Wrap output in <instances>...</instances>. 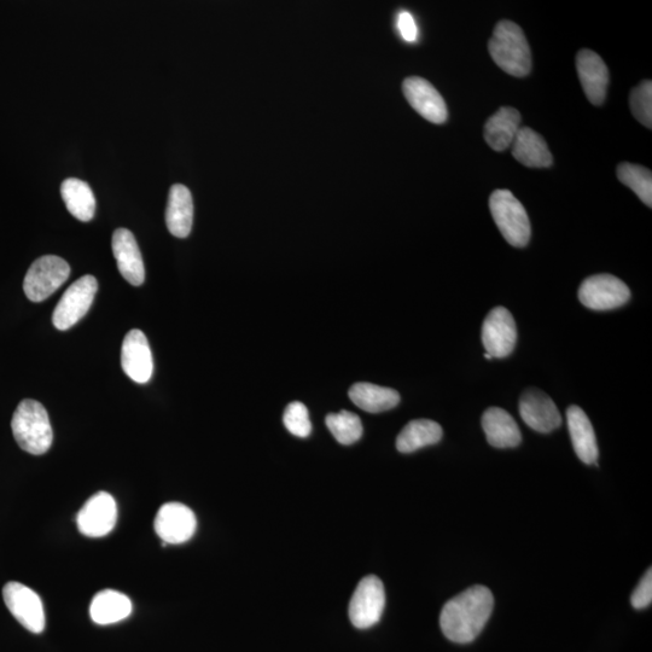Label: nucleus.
<instances>
[{
    "label": "nucleus",
    "instance_id": "nucleus-1",
    "mask_svg": "<svg viewBox=\"0 0 652 652\" xmlns=\"http://www.w3.org/2000/svg\"><path fill=\"white\" fill-rule=\"evenodd\" d=\"M493 607L494 598L486 586L469 587L442 608L441 631L451 642L471 643L485 628Z\"/></svg>",
    "mask_w": 652,
    "mask_h": 652
},
{
    "label": "nucleus",
    "instance_id": "nucleus-2",
    "mask_svg": "<svg viewBox=\"0 0 652 652\" xmlns=\"http://www.w3.org/2000/svg\"><path fill=\"white\" fill-rule=\"evenodd\" d=\"M489 55L500 69L512 77H527L532 71V52L522 28L503 20L494 28L488 43Z\"/></svg>",
    "mask_w": 652,
    "mask_h": 652
},
{
    "label": "nucleus",
    "instance_id": "nucleus-3",
    "mask_svg": "<svg viewBox=\"0 0 652 652\" xmlns=\"http://www.w3.org/2000/svg\"><path fill=\"white\" fill-rule=\"evenodd\" d=\"M11 429L22 450L34 456L48 452L54 440L48 411L36 400L21 401L14 412Z\"/></svg>",
    "mask_w": 652,
    "mask_h": 652
},
{
    "label": "nucleus",
    "instance_id": "nucleus-4",
    "mask_svg": "<svg viewBox=\"0 0 652 652\" xmlns=\"http://www.w3.org/2000/svg\"><path fill=\"white\" fill-rule=\"evenodd\" d=\"M489 209L503 237L512 247H526L532 227L522 203L509 190H496L489 199Z\"/></svg>",
    "mask_w": 652,
    "mask_h": 652
},
{
    "label": "nucleus",
    "instance_id": "nucleus-5",
    "mask_svg": "<svg viewBox=\"0 0 652 652\" xmlns=\"http://www.w3.org/2000/svg\"><path fill=\"white\" fill-rule=\"evenodd\" d=\"M71 275V266L56 255H45L34 261L27 272L23 290L33 302L49 298Z\"/></svg>",
    "mask_w": 652,
    "mask_h": 652
},
{
    "label": "nucleus",
    "instance_id": "nucleus-6",
    "mask_svg": "<svg viewBox=\"0 0 652 652\" xmlns=\"http://www.w3.org/2000/svg\"><path fill=\"white\" fill-rule=\"evenodd\" d=\"M386 607V592L375 575L365 576L355 589L349 603V619L354 627L366 630L378 624Z\"/></svg>",
    "mask_w": 652,
    "mask_h": 652
},
{
    "label": "nucleus",
    "instance_id": "nucleus-7",
    "mask_svg": "<svg viewBox=\"0 0 652 652\" xmlns=\"http://www.w3.org/2000/svg\"><path fill=\"white\" fill-rule=\"evenodd\" d=\"M630 299L631 291L627 285L607 273L586 278L579 289L581 304L593 311L615 310L627 304Z\"/></svg>",
    "mask_w": 652,
    "mask_h": 652
},
{
    "label": "nucleus",
    "instance_id": "nucleus-8",
    "mask_svg": "<svg viewBox=\"0 0 652 652\" xmlns=\"http://www.w3.org/2000/svg\"><path fill=\"white\" fill-rule=\"evenodd\" d=\"M98 290L97 279L87 275L78 279L63 294L58 302L52 323L58 330H68L89 312Z\"/></svg>",
    "mask_w": 652,
    "mask_h": 652
},
{
    "label": "nucleus",
    "instance_id": "nucleus-9",
    "mask_svg": "<svg viewBox=\"0 0 652 652\" xmlns=\"http://www.w3.org/2000/svg\"><path fill=\"white\" fill-rule=\"evenodd\" d=\"M4 602L20 624L32 633L45 630V611L42 599L29 587L11 581L3 589Z\"/></svg>",
    "mask_w": 652,
    "mask_h": 652
},
{
    "label": "nucleus",
    "instance_id": "nucleus-10",
    "mask_svg": "<svg viewBox=\"0 0 652 652\" xmlns=\"http://www.w3.org/2000/svg\"><path fill=\"white\" fill-rule=\"evenodd\" d=\"M517 341L516 322L504 307L493 308L482 324V343L492 358H505L514 351Z\"/></svg>",
    "mask_w": 652,
    "mask_h": 652
},
{
    "label": "nucleus",
    "instance_id": "nucleus-11",
    "mask_svg": "<svg viewBox=\"0 0 652 652\" xmlns=\"http://www.w3.org/2000/svg\"><path fill=\"white\" fill-rule=\"evenodd\" d=\"M118 521V506L107 492H98L87 500L77 516L79 532L89 538H103Z\"/></svg>",
    "mask_w": 652,
    "mask_h": 652
},
{
    "label": "nucleus",
    "instance_id": "nucleus-12",
    "mask_svg": "<svg viewBox=\"0 0 652 652\" xmlns=\"http://www.w3.org/2000/svg\"><path fill=\"white\" fill-rule=\"evenodd\" d=\"M155 532L167 544L179 545L189 541L196 532L197 520L194 512L180 503L162 505L155 517Z\"/></svg>",
    "mask_w": 652,
    "mask_h": 652
},
{
    "label": "nucleus",
    "instance_id": "nucleus-13",
    "mask_svg": "<svg viewBox=\"0 0 652 652\" xmlns=\"http://www.w3.org/2000/svg\"><path fill=\"white\" fill-rule=\"evenodd\" d=\"M523 422L535 432L549 434L560 428L562 417L553 400L539 389H527L523 393L520 406Z\"/></svg>",
    "mask_w": 652,
    "mask_h": 652
},
{
    "label": "nucleus",
    "instance_id": "nucleus-14",
    "mask_svg": "<svg viewBox=\"0 0 652 652\" xmlns=\"http://www.w3.org/2000/svg\"><path fill=\"white\" fill-rule=\"evenodd\" d=\"M403 91L407 102L424 119L436 125L446 122L448 112L445 100L428 80L419 77L407 78Z\"/></svg>",
    "mask_w": 652,
    "mask_h": 652
},
{
    "label": "nucleus",
    "instance_id": "nucleus-15",
    "mask_svg": "<svg viewBox=\"0 0 652 652\" xmlns=\"http://www.w3.org/2000/svg\"><path fill=\"white\" fill-rule=\"evenodd\" d=\"M121 366L125 374L137 383H147L153 376V354L147 336L141 330H131L121 349Z\"/></svg>",
    "mask_w": 652,
    "mask_h": 652
},
{
    "label": "nucleus",
    "instance_id": "nucleus-16",
    "mask_svg": "<svg viewBox=\"0 0 652 652\" xmlns=\"http://www.w3.org/2000/svg\"><path fill=\"white\" fill-rule=\"evenodd\" d=\"M576 68L587 100L595 106H602L609 86V71L603 58L595 51L581 50L576 56Z\"/></svg>",
    "mask_w": 652,
    "mask_h": 652
},
{
    "label": "nucleus",
    "instance_id": "nucleus-17",
    "mask_svg": "<svg viewBox=\"0 0 652 652\" xmlns=\"http://www.w3.org/2000/svg\"><path fill=\"white\" fill-rule=\"evenodd\" d=\"M112 246L121 276L135 287L142 285L145 269L135 235L130 230L118 229L114 232Z\"/></svg>",
    "mask_w": 652,
    "mask_h": 652
},
{
    "label": "nucleus",
    "instance_id": "nucleus-18",
    "mask_svg": "<svg viewBox=\"0 0 652 652\" xmlns=\"http://www.w3.org/2000/svg\"><path fill=\"white\" fill-rule=\"evenodd\" d=\"M567 421L576 456L587 465L597 464V439L589 417L584 410L574 405L567 410Z\"/></svg>",
    "mask_w": 652,
    "mask_h": 652
},
{
    "label": "nucleus",
    "instance_id": "nucleus-19",
    "mask_svg": "<svg viewBox=\"0 0 652 652\" xmlns=\"http://www.w3.org/2000/svg\"><path fill=\"white\" fill-rule=\"evenodd\" d=\"M482 428L488 444L496 448H512L521 444L522 435L508 411L491 407L483 413Z\"/></svg>",
    "mask_w": 652,
    "mask_h": 652
},
{
    "label": "nucleus",
    "instance_id": "nucleus-20",
    "mask_svg": "<svg viewBox=\"0 0 652 652\" xmlns=\"http://www.w3.org/2000/svg\"><path fill=\"white\" fill-rule=\"evenodd\" d=\"M192 223H194V201L191 192L185 185H173L166 209L167 229L173 236L186 238L190 235Z\"/></svg>",
    "mask_w": 652,
    "mask_h": 652
},
{
    "label": "nucleus",
    "instance_id": "nucleus-21",
    "mask_svg": "<svg viewBox=\"0 0 652 652\" xmlns=\"http://www.w3.org/2000/svg\"><path fill=\"white\" fill-rule=\"evenodd\" d=\"M511 149L515 159L526 167L546 168L552 165V154L545 139L532 128H520Z\"/></svg>",
    "mask_w": 652,
    "mask_h": 652
},
{
    "label": "nucleus",
    "instance_id": "nucleus-22",
    "mask_svg": "<svg viewBox=\"0 0 652 652\" xmlns=\"http://www.w3.org/2000/svg\"><path fill=\"white\" fill-rule=\"evenodd\" d=\"M521 128V114L517 109L503 107L491 116L485 125V139L489 147L496 151L511 148Z\"/></svg>",
    "mask_w": 652,
    "mask_h": 652
},
{
    "label": "nucleus",
    "instance_id": "nucleus-23",
    "mask_svg": "<svg viewBox=\"0 0 652 652\" xmlns=\"http://www.w3.org/2000/svg\"><path fill=\"white\" fill-rule=\"evenodd\" d=\"M132 614V602L124 593L104 590L92 599L91 619L97 625H113Z\"/></svg>",
    "mask_w": 652,
    "mask_h": 652
},
{
    "label": "nucleus",
    "instance_id": "nucleus-24",
    "mask_svg": "<svg viewBox=\"0 0 652 652\" xmlns=\"http://www.w3.org/2000/svg\"><path fill=\"white\" fill-rule=\"evenodd\" d=\"M349 398L359 409L369 413L386 412L400 403L397 390L365 382L355 383L349 390Z\"/></svg>",
    "mask_w": 652,
    "mask_h": 652
},
{
    "label": "nucleus",
    "instance_id": "nucleus-25",
    "mask_svg": "<svg viewBox=\"0 0 652 652\" xmlns=\"http://www.w3.org/2000/svg\"><path fill=\"white\" fill-rule=\"evenodd\" d=\"M61 195L69 213L80 221L95 217L96 200L90 185L77 178H68L61 185Z\"/></svg>",
    "mask_w": 652,
    "mask_h": 652
},
{
    "label": "nucleus",
    "instance_id": "nucleus-26",
    "mask_svg": "<svg viewBox=\"0 0 652 652\" xmlns=\"http://www.w3.org/2000/svg\"><path fill=\"white\" fill-rule=\"evenodd\" d=\"M439 423L430 419H416L401 430L397 439V448L401 453H412L423 447L438 444L442 439Z\"/></svg>",
    "mask_w": 652,
    "mask_h": 652
},
{
    "label": "nucleus",
    "instance_id": "nucleus-27",
    "mask_svg": "<svg viewBox=\"0 0 652 652\" xmlns=\"http://www.w3.org/2000/svg\"><path fill=\"white\" fill-rule=\"evenodd\" d=\"M617 178L634 191L646 206H652V174L648 168L633 163H621L617 167Z\"/></svg>",
    "mask_w": 652,
    "mask_h": 652
},
{
    "label": "nucleus",
    "instance_id": "nucleus-28",
    "mask_svg": "<svg viewBox=\"0 0 652 652\" xmlns=\"http://www.w3.org/2000/svg\"><path fill=\"white\" fill-rule=\"evenodd\" d=\"M325 422L326 427L341 445H353L363 436L362 421L352 412L343 410L339 413H330Z\"/></svg>",
    "mask_w": 652,
    "mask_h": 652
},
{
    "label": "nucleus",
    "instance_id": "nucleus-29",
    "mask_svg": "<svg viewBox=\"0 0 652 652\" xmlns=\"http://www.w3.org/2000/svg\"><path fill=\"white\" fill-rule=\"evenodd\" d=\"M630 106L634 118L645 127H652V84L645 80L633 89L630 97Z\"/></svg>",
    "mask_w": 652,
    "mask_h": 652
},
{
    "label": "nucleus",
    "instance_id": "nucleus-30",
    "mask_svg": "<svg viewBox=\"0 0 652 652\" xmlns=\"http://www.w3.org/2000/svg\"><path fill=\"white\" fill-rule=\"evenodd\" d=\"M283 422L288 432L298 436V438L305 439L311 435L312 424L310 415H308L307 407L300 403V401H294V403L287 406L284 412Z\"/></svg>",
    "mask_w": 652,
    "mask_h": 652
},
{
    "label": "nucleus",
    "instance_id": "nucleus-31",
    "mask_svg": "<svg viewBox=\"0 0 652 652\" xmlns=\"http://www.w3.org/2000/svg\"><path fill=\"white\" fill-rule=\"evenodd\" d=\"M652 602V570L649 568L643 579L640 580L637 589L634 590L631 597V603L634 609L642 610L648 608Z\"/></svg>",
    "mask_w": 652,
    "mask_h": 652
},
{
    "label": "nucleus",
    "instance_id": "nucleus-32",
    "mask_svg": "<svg viewBox=\"0 0 652 652\" xmlns=\"http://www.w3.org/2000/svg\"><path fill=\"white\" fill-rule=\"evenodd\" d=\"M398 29L401 37L407 43H415L418 38V28L415 19L407 11H401L398 16Z\"/></svg>",
    "mask_w": 652,
    "mask_h": 652
},
{
    "label": "nucleus",
    "instance_id": "nucleus-33",
    "mask_svg": "<svg viewBox=\"0 0 652 652\" xmlns=\"http://www.w3.org/2000/svg\"><path fill=\"white\" fill-rule=\"evenodd\" d=\"M485 358H486L487 360H491V359H493V358L491 357V355H489L488 353L485 354Z\"/></svg>",
    "mask_w": 652,
    "mask_h": 652
}]
</instances>
